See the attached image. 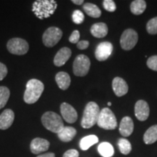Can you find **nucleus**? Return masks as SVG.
<instances>
[{"label": "nucleus", "instance_id": "f257e3e1", "mask_svg": "<svg viewBox=\"0 0 157 157\" xmlns=\"http://www.w3.org/2000/svg\"><path fill=\"white\" fill-rule=\"evenodd\" d=\"M44 86L42 82L36 78H32L29 80L26 84L23 99L28 104L35 103L41 97L44 91Z\"/></svg>", "mask_w": 157, "mask_h": 157}, {"label": "nucleus", "instance_id": "f03ea898", "mask_svg": "<svg viewBox=\"0 0 157 157\" xmlns=\"http://www.w3.org/2000/svg\"><path fill=\"white\" fill-rule=\"evenodd\" d=\"M58 7L54 0H38L33 4L32 11L39 19H45L50 17Z\"/></svg>", "mask_w": 157, "mask_h": 157}, {"label": "nucleus", "instance_id": "7ed1b4c3", "mask_svg": "<svg viewBox=\"0 0 157 157\" xmlns=\"http://www.w3.org/2000/svg\"><path fill=\"white\" fill-rule=\"evenodd\" d=\"M100 111L97 103L95 102H89L84 109L81 121L82 127L84 129H89L97 124Z\"/></svg>", "mask_w": 157, "mask_h": 157}, {"label": "nucleus", "instance_id": "20e7f679", "mask_svg": "<svg viewBox=\"0 0 157 157\" xmlns=\"http://www.w3.org/2000/svg\"><path fill=\"white\" fill-rule=\"evenodd\" d=\"M42 123L47 129L57 134L64 127L62 118L52 111H48L42 115Z\"/></svg>", "mask_w": 157, "mask_h": 157}, {"label": "nucleus", "instance_id": "39448f33", "mask_svg": "<svg viewBox=\"0 0 157 157\" xmlns=\"http://www.w3.org/2000/svg\"><path fill=\"white\" fill-rule=\"evenodd\" d=\"M97 124L101 128L107 130L114 129L117 127V118L111 109L104 108L100 111Z\"/></svg>", "mask_w": 157, "mask_h": 157}, {"label": "nucleus", "instance_id": "423d86ee", "mask_svg": "<svg viewBox=\"0 0 157 157\" xmlns=\"http://www.w3.org/2000/svg\"><path fill=\"white\" fill-rule=\"evenodd\" d=\"M7 50L10 53L17 56H23L28 52L29 46L28 42L21 38H13L7 44Z\"/></svg>", "mask_w": 157, "mask_h": 157}, {"label": "nucleus", "instance_id": "0eeeda50", "mask_svg": "<svg viewBox=\"0 0 157 157\" xmlns=\"http://www.w3.org/2000/svg\"><path fill=\"white\" fill-rule=\"evenodd\" d=\"M90 68V60L87 56L84 55H78L74 61L73 71L77 76H84L89 72Z\"/></svg>", "mask_w": 157, "mask_h": 157}, {"label": "nucleus", "instance_id": "6e6552de", "mask_svg": "<svg viewBox=\"0 0 157 157\" xmlns=\"http://www.w3.org/2000/svg\"><path fill=\"white\" fill-rule=\"evenodd\" d=\"M63 36V31L57 27H50L45 31L42 36L44 44L48 48H52L60 40Z\"/></svg>", "mask_w": 157, "mask_h": 157}, {"label": "nucleus", "instance_id": "1a4fd4ad", "mask_svg": "<svg viewBox=\"0 0 157 157\" xmlns=\"http://www.w3.org/2000/svg\"><path fill=\"white\" fill-rule=\"evenodd\" d=\"M138 41V35L132 29H128L122 33L120 39V45L124 50H130L136 45Z\"/></svg>", "mask_w": 157, "mask_h": 157}, {"label": "nucleus", "instance_id": "9d476101", "mask_svg": "<svg viewBox=\"0 0 157 157\" xmlns=\"http://www.w3.org/2000/svg\"><path fill=\"white\" fill-rule=\"evenodd\" d=\"M113 45L111 42H103L100 43L96 48L95 56L99 61H105L112 53Z\"/></svg>", "mask_w": 157, "mask_h": 157}, {"label": "nucleus", "instance_id": "9b49d317", "mask_svg": "<svg viewBox=\"0 0 157 157\" xmlns=\"http://www.w3.org/2000/svg\"><path fill=\"white\" fill-rule=\"evenodd\" d=\"M60 113L66 122L73 124L77 120L78 114L75 109L67 103H63L60 105Z\"/></svg>", "mask_w": 157, "mask_h": 157}, {"label": "nucleus", "instance_id": "f8f14e48", "mask_svg": "<svg viewBox=\"0 0 157 157\" xmlns=\"http://www.w3.org/2000/svg\"><path fill=\"white\" fill-rule=\"evenodd\" d=\"M150 109L147 102L143 100L137 101L135 105V114L139 121H146L149 117Z\"/></svg>", "mask_w": 157, "mask_h": 157}, {"label": "nucleus", "instance_id": "ddd939ff", "mask_svg": "<svg viewBox=\"0 0 157 157\" xmlns=\"http://www.w3.org/2000/svg\"><path fill=\"white\" fill-rule=\"evenodd\" d=\"M50 143L48 140L41 137H36L31 142V151L34 154H39L41 153L47 151L50 148Z\"/></svg>", "mask_w": 157, "mask_h": 157}, {"label": "nucleus", "instance_id": "4468645a", "mask_svg": "<svg viewBox=\"0 0 157 157\" xmlns=\"http://www.w3.org/2000/svg\"><path fill=\"white\" fill-rule=\"evenodd\" d=\"M112 87L115 95L118 97L126 95L129 87L127 82L120 77H115L112 82Z\"/></svg>", "mask_w": 157, "mask_h": 157}, {"label": "nucleus", "instance_id": "2eb2a0df", "mask_svg": "<svg viewBox=\"0 0 157 157\" xmlns=\"http://www.w3.org/2000/svg\"><path fill=\"white\" fill-rule=\"evenodd\" d=\"M15 113L11 109H6L0 115V129L5 130L13 124Z\"/></svg>", "mask_w": 157, "mask_h": 157}, {"label": "nucleus", "instance_id": "dca6fc26", "mask_svg": "<svg viewBox=\"0 0 157 157\" xmlns=\"http://www.w3.org/2000/svg\"><path fill=\"white\" fill-rule=\"evenodd\" d=\"M134 130V123L129 117H124L121 119L119 124V132L124 137H128L132 135Z\"/></svg>", "mask_w": 157, "mask_h": 157}, {"label": "nucleus", "instance_id": "f3484780", "mask_svg": "<svg viewBox=\"0 0 157 157\" xmlns=\"http://www.w3.org/2000/svg\"><path fill=\"white\" fill-rule=\"evenodd\" d=\"M71 56V50L68 48H63L57 52L54 58V64L58 67L63 66Z\"/></svg>", "mask_w": 157, "mask_h": 157}, {"label": "nucleus", "instance_id": "a211bd4d", "mask_svg": "<svg viewBox=\"0 0 157 157\" xmlns=\"http://www.w3.org/2000/svg\"><path fill=\"white\" fill-rule=\"evenodd\" d=\"M76 135V130L72 127H64L58 133V137L63 142L68 143L71 141Z\"/></svg>", "mask_w": 157, "mask_h": 157}, {"label": "nucleus", "instance_id": "6ab92c4d", "mask_svg": "<svg viewBox=\"0 0 157 157\" xmlns=\"http://www.w3.org/2000/svg\"><path fill=\"white\" fill-rule=\"evenodd\" d=\"M109 29L107 25L104 23H97L93 25L90 29V32L96 38H103L108 34Z\"/></svg>", "mask_w": 157, "mask_h": 157}, {"label": "nucleus", "instance_id": "aec40b11", "mask_svg": "<svg viewBox=\"0 0 157 157\" xmlns=\"http://www.w3.org/2000/svg\"><path fill=\"white\" fill-rule=\"evenodd\" d=\"M56 81L60 89L66 90L69 87L71 84V78L68 73L64 71H60L56 74Z\"/></svg>", "mask_w": 157, "mask_h": 157}, {"label": "nucleus", "instance_id": "412c9836", "mask_svg": "<svg viewBox=\"0 0 157 157\" xmlns=\"http://www.w3.org/2000/svg\"><path fill=\"white\" fill-rule=\"evenodd\" d=\"M143 140L146 144H153L157 141V124L153 125L147 129L143 135Z\"/></svg>", "mask_w": 157, "mask_h": 157}, {"label": "nucleus", "instance_id": "4be33fe9", "mask_svg": "<svg viewBox=\"0 0 157 157\" xmlns=\"http://www.w3.org/2000/svg\"><path fill=\"white\" fill-rule=\"evenodd\" d=\"M97 143H98V137L96 136V135H88V136L84 137L83 138L80 140L79 146L82 150L87 151L92 146L96 144Z\"/></svg>", "mask_w": 157, "mask_h": 157}, {"label": "nucleus", "instance_id": "5701e85b", "mask_svg": "<svg viewBox=\"0 0 157 157\" xmlns=\"http://www.w3.org/2000/svg\"><path fill=\"white\" fill-rule=\"evenodd\" d=\"M99 154L103 157H111L114 154V149L111 143L103 142L98 147Z\"/></svg>", "mask_w": 157, "mask_h": 157}, {"label": "nucleus", "instance_id": "b1692460", "mask_svg": "<svg viewBox=\"0 0 157 157\" xmlns=\"http://www.w3.org/2000/svg\"><path fill=\"white\" fill-rule=\"evenodd\" d=\"M83 9L84 12L87 13V15L92 17L98 18L101 15V11L97 5H94L93 3H86L83 6Z\"/></svg>", "mask_w": 157, "mask_h": 157}, {"label": "nucleus", "instance_id": "393cba45", "mask_svg": "<svg viewBox=\"0 0 157 157\" xmlns=\"http://www.w3.org/2000/svg\"><path fill=\"white\" fill-rule=\"evenodd\" d=\"M146 2L144 0H135L131 3L130 10L134 15H140L146 10Z\"/></svg>", "mask_w": 157, "mask_h": 157}, {"label": "nucleus", "instance_id": "a878e982", "mask_svg": "<svg viewBox=\"0 0 157 157\" xmlns=\"http://www.w3.org/2000/svg\"><path fill=\"white\" fill-rule=\"evenodd\" d=\"M118 146H119V151L122 154L127 155L132 151V146L129 141L127 139L120 138L118 141Z\"/></svg>", "mask_w": 157, "mask_h": 157}, {"label": "nucleus", "instance_id": "bb28decb", "mask_svg": "<svg viewBox=\"0 0 157 157\" xmlns=\"http://www.w3.org/2000/svg\"><path fill=\"white\" fill-rule=\"evenodd\" d=\"M10 95V90L7 87H0V109H2L7 104Z\"/></svg>", "mask_w": 157, "mask_h": 157}, {"label": "nucleus", "instance_id": "cd10ccee", "mask_svg": "<svg viewBox=\"0 0 157 157\" xmlns=\"http://www.w3.org/2000/svg\"><path fill=\"white\" fill-rule=\"evenodd\" d=\"M146 29L148 34H157V17L151 19L146 25Z\"/></svg>", "mask_w": 157, "mask_h": 157}, {"label": "nucleus", "instance_id": "c85d7f7f", "mask_svg": "<svg viewBox=\"0 0 157 157\" xmlns=\"http://www.w3.org/2000/svg\"><path fill=\"white\" fill-rule=\"evenodd\" d=\"M72 20L76 24H81L84 20V15L82 11L76 10L72 14Z\"/></svg>", "mask_w": 157, "mask_h": 157}, {"label": "nucleus", "instance_id": "c756f323", "mask_svg": "<svg viewBox=\"0 0 157 157\" xmlns=\"http://www.w3.org/2000/svg\"><path fill=\"white\" fill-rule=\"evenodd\" d=\"M103 7L105 10L109 12H114L117 9V6L113 0H105L103 1Z\"/></svg>", "mask_w": 157, "mask_h": 157}, {"label": "nucleus", "instance_id": "7c9ffc66", "mask_svg": "<svg viewBox=\"0 0 157 157\" xmlns=\"http://www.w3.org/2000/svg\"><path fill=\"white\" fill-rule=\"evenodd\" d=\"M147 66L150 69L157 71V56L150 57L147 60Z\"/></svg>", "mask_w": 157, "mask_h": 157}, {"label": "nucleus", "instance_id": "2f4dec72", "mask_svg": "<svg viewBox=\"0 0 157 157\" xmlns=\"http://www.w3.org/2000/svg\"><path fill=\"white\" fill-rule=\"evenodd\" d=\"M80 34L78 31L75 30L73 31L71 35L69 37V42H71L72 44H77L78 42V40H79Z\"/></svg>", "mask_w": 157, "mask_h": 157}, {"label": "nucleus", "instance_id": "473e14b6", "mask_svg": "<svg viewBox=\"0 0 157 157\" xmlns=\"http://www.w3.org/2000/svg\"><path fill=\"white\" fill-rule=\"evenodd\" d=\"M79 154L75 149H70L64 153L63 157H78Z\"/></svg>", "mask_w": 157, "mask_h": 157}, {"label": "nucleus", "instance_id": "72a5a7b5", "mask_svg": "<svg viewBox=\"0 0 157 157\" xmlns=\"http://www.w3.org/2000/svg\"><path fill=\"white\" fill-rule=\"evenodd\" d=\"M7 74V68L5 64L0 63V81L5 78Z\"/></svg>", "mask_w": 157, "mask_h": 157}, {"label": "nucleus", "instance_id": "f704fd0d", "mask_svg": "<svg viewBox=\"0 0 157 157\" xmlns=\"http://www.w3.org/2000/svg\"><path fill=\"white\" fill-rule=\"evenodd\" d=\"M90 43L88 41L82 40V41H78V42L76 44L77 45V48L79 49V50H85L87 49L88 47H89Z\"/></svg>", "mask_w": 157, "mask_h": 157}, {"label": "nucleus", "instance_id": "c9c22d12", "mask_svg": "<svg viewBox=\"0 0 157 157\" xmlns=\"http://www.w3.org/2000/svg\"><path fill=\"white\" fill-rule=\"evenodd\" d=\"M36 157H56V155L54 153H46V154L39 155Z\"/></svg>", "mask_w": 157, "mask_h": 157}, {"label": "nucleus", "instance_id": "e433bc0d", "mask_svg": "<svg viewBox=\"0 0 157 157\" xmlns=\"http://www.w3.org/2000/svg\"><path fill=\"white\" fill-rule=\"evenodd\" d=\"M72 2L75 4V5H82V3H84V1L83 0H72Z\"/></svg>", "mask_w": 157, "mask_h": 157}, {"label": "nucleus", "instance_id": "4c0bfd02", "mask_svg": "<svg viewBox=\"0 0 157 157\" xmlns=\"http://www.w3.org/2000/svg\"><path fill=\"white\" fill-rule=\"evenodd\" d=\"M108 105H109V106L110 105H111V103H108Z\"/></svg>", "mask_w": 157, "mask_h": 157}]
</instances>
